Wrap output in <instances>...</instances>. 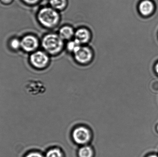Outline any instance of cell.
Segmentation results:
<instances>
[{
	"label": "cell",
	"mask_w": 158,
	"mask_h": 157,
	"mask_svg": "<svg viewBox=\"0 0 158 157\" xmlns=\"http://www.w3.org/2000/svg\"><path fill=\"white\" fill-rule=\"evenodd\" d=\"M42 45L45 52L51 55H56L63 49L64 40L58 34L50 33L44 37Z\"/></svg>",
	"instance_id": "obj_1"
},
{
	"label": "cell",
	"mask_w": 158,
	"mask_h": 157,
	"mask_svg": "<svg viewBox=\"0 0 158 157\" xmlns=\"http://www.w3.org/2000/svg\"><path fill=\"white\" fill-rule=\"evenodd\" d=\"M38 20L44 26L52 28L57 26L60 20V15L57 11L52 7L42 8L38 15Z\"/></svg>",
	"instance_id": "obj_2"
},
{
	"label": "cell",
	"mask_w": 158,
	"mask_h": 157,
	"mask_svg": "<svg viewBox=\"0 0 158 157\" xmlns=\"http://www.w3.org/2000/svg\"><path fill=\"white\" fill-rule=\"evenodd\" d=\"M73 140L77 144L81 145L85 144L91 139V133L87 128L80 126L75 129L73 132Z\"/></svg>",
	"instance_id": "obj_3"
},
{
	"label": "cell",
	"mask_w": 158,
	"mask_h": 157,
	"mask_svg": "<svg viewBox=\"0 0 158 157\" xmlns=\"http://www.w3.org/2000/svg\"><path fill=\"white\" fill-rule=\"evenodd\" d=\"M48 55L44 52L38 51L33 53L30 56L31 65L38 69L44 68L49 63Z\"/></svg>",
	"instance_id": "obj_4"
},
{
	"label": "cell",
	"mask_w": 158,
	"mask_h": 157,
	"mask_svg": "<svg viewBox=\"0 0 158 157\" xmlns=\"http://www.w3.org/2000/svg\"><path fill=\"white\" fill-rule=\"evenodd\" d=\"M74 54L76 61L82 64L89 62L93 58V53L91 49L86 46H81Z\"/></svg>",
	"instance_id": "obj_5"
},
{
	"label": "cell",
	"mask_w": 158,
	"mask_h": 157,
	"mask_svg": "<svg viewBox=\"0 0 158 157\" xmlns=\"http://www.w3.org/2000/svg\"><path fill=\"white\" fill-rule=\"evenodd\" d=\"M138 9L141 15L147 17L154 14L156 5L153 0H141L138 4Z\"/></svg>",
	"instance_id": "obj_6"
},
{
	"label": "cell",
	"mask_w": 158,
	"mask_h": 157,
	"mask_svg": "<svg viewBox=\"0 0 158 157\" xmlns=\"http://www.w3.org/2000/svg\"><path fill=\"white\" fill-rule=\"evenodd\" d=\"M39 41L33 36H27L21 41V47L27 52H31L36 50L39 46Z\"/></svg>",
	"instance_id": "obj_7"
},
{
	"label": "cell",
	"mask_w": 158,
	"mask_h": 157,
	"mask_svg": "<svg viewBox=\"0 0 158 157\" xmlns=\"http://www.w3.org/2000/svg\"><path fill=\"white\" fill-rule=\"evenodd\" d=\"M75 39L81 45L86 44L91 39V35L89 29L85 28L78 29L75 33Z\"/></svg>",
	"instance_id": "obj_8"
},
{
	"label": "cell",
	"mask_w": 158,
	"mask_h": 157,
	"mask_svg": "<svg viewBox=\"0 0 158 157\" xmlns=\"http://www.w3.org/2000/svg\"><path fill=\"white\" fill-rule=\"evenodd\" d=\"M75 33L74 29L72 27L65 26L60 29L58 34L63 40H70L74 37Z\"/></svg>",
	"instance_id": "obj_9"
},
{
	"label": "cell",
	"mask_w": 158,
	"mask_h": 157,
	"mask_svg": "<svg viewBox=\"0 0 158 157\" xmlns=\"http://www.w3.org/2000/svg\"><path fill=\"white\" fill-rule=\"evenodd\" d=\"M50 5L55 10L61 11L66 7L67 0H50Z\"/></svg>",
	"instance_id": "obj_10"
},
{
	"label": "cell",
	"mask_w": 158,
	"mask_h": 157,
	"mask_svg": "<svg viewBox=\"0 0 158 157\" xmlns=\"http://www.w3.org/2000/svg\"><path fill=\"white\" fill-rule=\"evenodd\" d=\"M94 152L90 147L85 146L79 149V157H93Z\"/></svg>",
	"instance_id": "obj_11"
},
{
	"label": "cell",
	"mask_w": 158,
	"mask_h": 157,
	"mask_svg": "<svg viewBox=\"0 0 158 157\" xmlns=\"http://www.w3.org/2000/svg\"><path fill=\"white\" fill-rule=\"evenodd\" d=\"M81 46V45L77 41L74 39L73 40L69 41L68 42L66 45V48L68 51L74 53L80 49Z\"/></svg>",
	"instance_id": "obj_12"
},
{
	"label": "cell",
	"mask_w": 158,
	"mask_h": 157,
	"mask_svg": "<svg viewBox=\"0 0 158 157\" xmlns=\"http://www.w3.org/2000/svg\"><path fill=\"white\" fill-rule=\"evenodd\" d=\"M45 157H64V155L60 149L53 148L47 152Z\"/></svg>",
	"instance_id": "obj_13"
},
{
	"label": "cell",
	"mask_w": 158,
	"mask_h": 157,
	"mask_svg": "<svg viewBox=\"0 0 158 157\" xmlns=\"http://www.w3.org/2000/svg\"><path fill=\"white\" fill-rule=\"evenodd\" d=\"M10 45L13 49H19V47H21V41L18 39H14L11 41Z\"/></svg>",
	"instance_id": "obj_14"
},
{
	"label": "cell",
	"mask_w": 158,
	"mask_h": 157,
	"mask_svg": "<svg viewBox=\"0 0 158 157\" xmlns=\"http://www.w3.org/2000/svg\"><path fill=\"white\" fill-rule=\"evenodd\" d=\"M151 90L153 92L157 93L158 92V80H154L152 82L150 85Z\"/></svg>",
	"instance_id": "obj_15"
},
{
	"label": "cell",
	"mask_w": 158,
	"mask_h": 157,
	"mask_svg": "<svg viewBox=\"0 0 158 157\" xmlns=\"http://www.w3.org/2000/svg\"><path fill=\"white\" fill-rule=\"evenodd\" d=\"M25 157H45L38 152H31L27 154Z\"/></svg>",
	"instance_id": "obj_16"
},
{
	"label": "cell",
	"mask_w": 158,
	"mask_h": 157,
	"mask_svg": "<svg viewBox=\"0 0 158 157\" xmlns=\"http://www.w3.org/2000/svg\"><path fill=\"white\" fill-rule=\"evenodd\" d=\"M39 1L40 0H24V2H26L28 4H31L36 3Z\"/></svg>",
	"instance_id": "obj_17"
},
{
	"label": "cell",
	"mask_w": 158,
	"mask_h": 157,
	"mask_svg": "<svg viewBox=\"0 0 158 157\" xmlns=\"http://www.w3.org/2000/svg\"><path fill=\"white\" fill-rule=\"evenodd\" d=\"M1 1L4 3H9L12 2V0H1Z\"/></svg>",
	"instance_id": "obj_18"
},
{
	"label": "cell",
	"mask_w": 158,
	"mask_h": 157,
	"mask_svg": "<svg viewBox=\"0 0 158 157\" xmlns=\"http://www.w3.org/2000/svg\"><path fill=\"white\" fill-rule=\"evenodd\" d=\"M155 69H156V72L158 74V62L156 64V66H155Z\"/></svg>",
	"instance_id": "obj_19"
},
{
	"label": "cell",
	"mask_w": 158,
	"mask_h": 157,
	"mask_svg": "<svg viewBox=\"0 0 158 157\" xmlns=\"http://www.w3.org/2000/svg\"><path fill=\"white\" fill-rule=\"evenodd\" d=\"M148 157H158L156 155H152Z\"/></svg>",
	"instance_id": "obj_20"
},
{
	"label": "cell",
	"mask_w": 158,
	"mask_h": 157,
	"mask_svg": "<svg viewBox=\"0 0 158 157\" xmlns=\"http://www.w3.org/2000/svg\"><path fill=\"white\" fill-rule=\"evenodd\" d=\"M157 129H158V128H157Z\"/></svg>",
	"instance_id": "obj_21"
}]
</instances>
